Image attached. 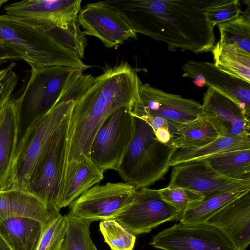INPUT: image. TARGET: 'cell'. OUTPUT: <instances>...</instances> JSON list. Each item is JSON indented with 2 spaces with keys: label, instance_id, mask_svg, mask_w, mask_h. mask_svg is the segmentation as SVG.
Segmentation results:
<instances>
[{
  "label": "cell",
  "instance_id": "10",
  "mask_svg": "<svg viewBox=\"0 0 250 250\" xmlns=\"http://www.w3.org/2000/svg\"><path fill=\"white\" fill-rule=\"evenodd\" d=\"M69 114L55 133L40 168L26 191L48 208L57 212L60 210L59 200L65 162Z\"/></svg>",
  "mask_w": 250,
  "mask_h": 250
},
{
  "label": "cell",
  "instance_id": "25",
  "mask_svg": "<svg viewBox=\"0 0 250 250\" xmlns=\"http://www.w3.org/2000/svg\"><path fill=\"white\" fill-rule=\"evenodd\" d=\"M211 51L217 68L250 83V54L220 41L214 45Z\"/></svg>",
  "mask_w": 250,
  "mask_h": 250
},
{
  "label": "cell",
  "instance_id": "31",
  "mask_svg": "<svg viewBox=\"0 0 250 250\" xmlns=\"http://www.w3.org/2000/svg\"><path fill=\"white\" fill-rule=\"evenodd\" d=\"M104 241L112 250H133L136 237L115 219L102 221L99 225Z\"/></svg>",
  "mask_w": 250,
  "mask_h": 250
},
{
  "label": "cell",
  "instance_id": "24",
  "mask_svg": "<svg viewBox=\"0 0 250 250\" xmlns=\"http://www.w3.org/2000/svg\"><path fill=\"white\" fill-rule=\"evenodd\" d=\"M219 135L201 114L196 120L178 125L169 145L177 149H190L204 146L216 140Z\"/></svg>",
  "mask_w": 250,
  "mask_h": 250
},
{
  "label": "cell",
  "instance_id": "41",
  "mask_svg": "<svg viewBox=\"0 0 250 250\" xmlns=\"http://www.w3.org/2000/svg\"><path fill=\"white\" fill-rule=\"evenodd\" d=\"M93 250H98L97 248L96 247V246H95V247H94V249Z\"/></svg>",
  "mask_w": 250,
  "mask_h": 250
},
{
  "label": "cell",
  "instance_id": "36",
  "mask_svg": "<svg viewBox=\"0 0 250 250\" xmlns=\"http://www.w3.org/2000/svg\"><path fill=\"white\" fill-rule=\"evenodd\" d=\"M0 250H11L9 246L0 236Z\"/></svg>",
  "mask_w": 250,
  "mask_h": 250
},
{
  "label": "cell",
  "instance_id": "19",
  "mask_svg": "<svg viewBox=\"0 0 250 250\" xmlns=\"http://www.w3.org/2000/svg\"><path fill=\"white\" fill-rule=\"evenodd\" d=\"M21 134V120L17 99L8 100L0 115V191L11 188L12 168Z\"/></svg>",
  "mask_w": 250,
  "mask_h": 250
},
{
  "label": "cell",
  "instance_id": "29",
  "mask_svg": "<svg viewBox=\"0 0 250 250\" xmlns=\"http://www.w3.org/2000/svg\"><path fill=\"white\" fill-rule=\"evenodd\" d=\"M217 26L220 32L221 42L233 45L250 54V6L236 19Z\"/></svg>",
  "mask_w": 250,
  "mask_h": 250
},
{
  "label": "cell",
  "instance_id": "9",
  "mask_svg": "<svg viewBox=\"0 0 250 250\" xmlns=\"http://www.w3.org/2000/svg\"><path fill=\"white\" fill-rule=\"evenodd\" d=\"M136 189L127 183L96 185L69 205V213L94 221L115 218L131 203Z\"/></svg>",
  "mask_w": 250,
  "mask_h": 250
},
{
  "label": "cell",
  "instance_id": "33",
  "mask_svg": "<svg viewBox=\"0 0 250 250\" xmlns=\"http://www.w3.org/2000/svg\"><path fill=\"white\" fill-rule=\"evenodd\" d=\"M66 229L65 217L59 213L43 225L36 250H61Z\"/></svg>",
  "mask_w": 250,
  "mask_h": 250
},
{
  "label": "cell",
  "instance_id": "37",
  "mask_svg": "<svg viewBox=\"0 0 250 250\" xmlns=\"http://www.w3.org/2000/svg\"><path fill=\"white\" fill-rule=\"evenodd\" d=\"M6 71V68L1 69L0 67V79L3 76Z\"/></svg>",
  "mask_w": 250,
  "mask_h": 250
},
{
  "label": "cell",
  "instance_id": "14",
  "mask_svg": "<svg viewBox=\"0 0 250 250\" xmlns=\"http://www.w3.org/2000/svg\"><path fill=\"white\" fill-rule=\"evenodd\" d=\"M167 186L197 191L207 197L230 190L250 189V181L237 180L224 176L204 160L185 162L173 167Z\"/></svg>",
  "mask_w": 250,
  "mask_h": 250
},
{
  "label": "cell",
  "instance_id": "26",
  "mask_svg": "<svg viewBox=\"0 0 250 250\" xmlns=\"http://www.w3.org/2000/svg\"><path fill=\"white\" fill-rule=\"evenodd\" d=\"M249 191L250 189L230 190L205 197L197 206L184 212L179 221L186 224L206 223L222 208Z\"/></svg>",
  "mask_w": 250,
  "mask_h": 250
},
{
  "label": "cell",
  "instance_id": "15",
  "mask_svg": "<svg viewBox=\"0 0 250 250\" xmlns=\"http://www.w3.org/2000/svg\"><path fill=\"white\" fill-rule=\"evenodd\" d=\"M183 77L198 87L217 90L233 101L250 119V83L225 73L214 63L190 61L182 67Z\"/></svg>",
  "mask_w": 250,
  "mask_h": 250
},
{
  "label": "cell",
  "instance_id": "13",
  "mask_svg": "<svg viewBox=\"0 0 250 250\" xmlns=\"http://www.w3.org/2000/svg\"><path fill=\"white\" fill-rule=\"evenodd\" d=\"M78 19L85 35L98 38L108 48H117L129 38H137L126 20L105 1L88 3Z\"/></svg>",
  "mask_w": 250,
  "mask_h": 250
},
{
  "label": "cell",
  "instance_id": "17",
  "mask_svg": "<svg viewBox=\"0 0 250 250\" xmlns=\"http://www.w3.org/2000/svg\"><path fill=\"white\" fill-rule=\"evenodd\" d=\"M81 0H24L5 6L6 14L44 26L78 19Z\"/></svg>",
  "mask_w": 250,
  "mask_h": 250
},
{
  "label": "cell",
  "instance_id": "32",
  "mask_svg": "<svg viewBox=\"0 0 250 250\" xmlns=\"http://www.w3.org/2000/svg\"><path fill=\"white\" fill-rule=\"evenodd\" d=\"M158 191L165 201L183 213L197 206L205 198L200 192L181 188L167 186Z\"/></svg>",
  "mask_w": 250,
  "mask_h": 250
},
{
  "label": "cell",
  "instance_id": "11",
  "mask_svg": "<svg viewBox=\"0 0 250 250\" xmlns=\"http://www.w3.org/2000/svg\"><path fill=\"white\" fill-rule=\"evenodd\" d=\"M183 212L165 201L158 189H137L131 203L115 220L134 235L148 233L168 221H179Z\"/></svg>",
  "mask_w": 250,
  "mask_h": 250
},
{
  "label": "cell",
  "instance_id": "5",
  "mask_svg": "<svg viewBox=\"0 0 250 250\" xmlns=\"http://www.w3.org/2000/svg\"><path fill=\"white\" fill-rule=\"evenodd\" d=\"M176 149L159 141L150 126L135 117L133 135L116 170L136 189L148 188L166 174Z\"/></svg>",
  "mask_w": 250,
  "mask_h": 250
},
{
  "label": "cell",
  "instance_id": "16",
  "mask_svg": "<svg viewBox=\"0 0 250 250\" xmlns=\"http://www.w3.org/2000/svg\"><path fill=\"white\" fill-rule=\"evenodd\" d=\"M201 114L219 136H250V119L231 99L212 88L204 94Z\"/></svg>",
  "mask_w": 250,
  "mask_h": 250
},
{
  "label": "cell",
  "instance_id": "35",
  "mask_svg": "<svg viewBox=\"0 0 250 250\" xmlns=\"http://www.w3.org/2000/svg\"><path fill=\"white\" fill-rule=\"evenodd\" d=\"M14 64L11 63L3 76L0 79V108L11 98V94L18 82V77L13 70Z\"/></svg>",
  "mask_w": 250,
  "mask_h": 250
},
{
  "label": "cell",
  "instance_id": "22",
  "mask_svg": "<svg viewBox=\"0 0 250 250\" xmlns=\"http://www.w3.org/2000/svg\"><path fill=\"white\" fill-rule=\"evenodd\" d=\"M104 173L90 157L81 154L71 175L62 186L59 200V208L69 206L84 192L99 183Z\"/></svg>",
  "mask_w": 250,
  "mask_h": 250
},
{
  "label": "cell",
  "instance_id": "30",
  "mask_svg": "<svg viewBox=\"0 0 250 250\" xmlns=\"http://www.w3.org/2000/svg\"><path fill=\"white\" fill-rule=\"evenodd\" d=\"M64 216L66 233L61 250H93L95 245L89 231L93 221L76 217L69 213Z\"/></svg>",
  "mask_w": 250,
  "mask_h": 250
},
{
  "label": "cell",
  "instance_id": "7",
  "mask_svg": "<svg viewBox=\"0 0 250 250\" xmlns=\"http://www.w3.org/2000/svg\"><path fill=\"white\" fill-rule=\"evenodd\" d=\"M135 117L129 105L113 112L101 125L93 140L90 157L104 173L116 169L134 132Z\"/></svg>",
  "mask_w": 250,
  "mask_h": 250
},
{
  "label": "cell",
  "instance_id": "21",
  "mask_svg": "<svg viewBox=\"0 0 250 250\" xmlns=\"http://www.w3.org/2000/svg\"><path fill=\"white\" fill-rule=\"evenodd\" d=\"M43 225L31 218L11 217L0 220V236L11 250H36Z\"/></svg>",
  "mask_w": 250,
  "mask_h": 250
},
{
  "label": "cell",
  "instance_id": "12",
  "mask_svg": "<svg viewBox=\"0 0 250 250\" xmlns=\"http://www.w3.org/2000/svg\"><path fill=\"white\" fill-rule=\"evenodd\" d=\"M149 244L163 250H236L220 230L206 222L176 223L153 236Z\"/></svg>",
  "mask_w": 250,
  "mask_h": 250
},
{
  "label": "cell",
  "instance_id": "6",
  "mask_svg": "<svg viewBox=\"0 0 250 250\" xmlns=\"http://www.w3.org/2000/svg\"><path fill=\"white\" fill-rule=\"evenodd\" d=\"M79 71L83 70L63 66L31 68L26 87L17 99L21 115V133L32 121L53 107L66 85Z\"/></svg>",
  "mask_w": 250,
  "mask_h": 250
},
{
  "label": "cell",
  "instance_id": "27",
  "mask_svg": "<svg viewBox=\"0 0 250 250\" xmlns=\"http://www.w3.org/2000/svg\"><path fill=\"white\" fill-rule=\"evenodd\" d=\"M205 160L224 176L237 180L250 181V149L221 153Z\"/></svg>",
  "mask_w": 250,
  "mask_h": 250
},
{
  "label": "cell",
  "instance_id": "4",
  "mask_svg": "<svg viewBox=\"0 0 250 250\" xmlns=\"http://www.w3.org/2000/svg\"><path fill=\"white\" fill-rule=\"evenodd\" d=\"M75 102L59 98L46 113L32 121L22 132L16 148L11 189L27 191L38 173L57 130Z\"/></svg>",
  "mask_w": 250,
  "mask_h": 250
},
{
  "label": "cell",
  "instance_id": "42",
  "mask_svg": "<svg viewBox=\"0 0 250 250\" xmlns=\"http://www.w3.org/2000/svg\"><path fill=\"white\" fill-rule=\"evenodd\" d=\"M2 107H1V108H2ZM1 108H0V112H1Z\"/></svg>",
  "mask_w": 250,
  "mask_h": 250
},
{
  "label": "cell",
  "instance_id": "34",
  "mask_svg": "<svg viewBox=\"0 0 250 250\" xmlns=\"http://www.w3.org/2000/svg\"><path fill=\"white\" fill-rule=\"evenodd\" d=\"M238 0H220L208 10L207 17L213 26L234 20L241 13Z\"/></svg>",
  "mask_w": 250,
  "mask_h": 250
},
{
  "label": "cell",
  "instance_id": "2",
  "mask_svg": "<svg viewBox=\"0 0 250 250\" xmlns=\"http://www.w3.org/2000/svg\"><path fill=\"white\" fill-rule=\"evenodd\" d=\"M142 83L127 62L106 68L75 103L69 116L62 182L67 180L81 154L90 157L91 146L101 125L118 108L136 99Z\"/></svg>",
  "mask_w": 250,
  "mask_h": 250
},
{
  "label": "cell",
  "instance_id": "20",
  "mask_svg": "<svg viewBox=\"0 0 250 250\" xmlns=\"http://www.w3.org/2000/svg\"><path fill=\"white\" fill-rule=\"evenodd\" d=\"M59 213L51 210L36 197L24 190L10 189L0 191V220L25 217L44 225Z\"/></svg>",
  "mask_w": 250,
  "mask_h": 250
},
{
  "label": "cell",
  "instance_id": "23",
  "mask_svg": "<svg viewBox=\"0 0 250 250\" xmlns=\"http://www.w3.org/2000/svg\"><path fill=\"white\" fill-rule=\"evenodd\" d=\"M250 149V136H219L213 142L200 147L177 149L169 163V167L194 161L206 160L228 152Z\"/></svg>",
  "mask_w": 250,
  "mask_h": 250
},
{
  "label": "cell",
  "instance_id": "39",
  "mask_svg": "<svg viewBox=\"0 0 250 250\" xmlns=\"http://www.w3.org/2000/svg\"><path fill=\"white\" fill-rule=\"evenodd\" d=\"M8 60L6 59H4V58H0V67L1 66V65L6 62Z\"/></svg>",
  "mask_w": 250,
  "mask_h": 250
},
{
  "label": "cell",
  "instance_id": "40",
  "mask_svg": "<svg viewBox=\"0 0 250 250\" xmlns=\"http://www.w3.org/2000/svg\"><path fill=\"white\" fill-rule=\"evenodd\" d=\"M7 1V0H0V8L4 3L6 2Z\"/></svg>",
  "mask_w": 250,
  "mask_h": 250
},
{
  "label": "cell",
  "instance_id": "3",
  "mask_svg": "<svg viewBox=\"0 0 250 250\" xmlns=\"http://www.w3.org/2000/svg\"><path fill=\"white\" fill-rule=\"evenodd\" d=\"M0 44L16 53L31 68L63 66L84 71L90 67L42 26L6 14L0 15Z\"/></svg>",
  "mask_w": 250,
  "mask_h": 250
},
{
  "label": "cell",
  "instance_id": "18",
  "mask_svg": "<svg viewBox=\"0 0 250 250\" xmlns=\"http://www.w3.org/2000/svg\"><path fill=\"white\" fill-rule=\"evenodd\" d=\"M206 223L220 230L236 250H246L250 243V191L222 208Z\"/></svg>",
  "mask_w": 250,
  "mask_h": 250
},
{
  "label": "cell",
  "instance_id": "38",
  "mask_svg": "<svg viewBox=\"0 0 250 250\" xmlns=\"http://www.w3.org/2000/svg\"><path fill=\"white\" fill-rule=\"evenodd\" d=\"M4 49L2 45H0V58L2 57L3 55Z\"/></svg>",
  "mask_w": 250,
  "mask_h": 250
},
{
  "label": "cell",
  "instance_id": "8",
  "mask_svg": "<svg viewBox=\"0 0 250 250\" xmlns=\"http://www.w3.org/2000/svg\"><path fill=\"white\" fill-rule=\"evenodd\" d=\"M129 107L134 117L159 116L176 125L194 121L202 112V104L198 102L167 93L142 83L139 85L136 99Z\"/></svg>",
  "mask_w": 250,
  "mask_h": 250
},
{
  "label": "cell",
  "instance_id": "1",
  "mask_svg": "<svg viewBox=\"0 0 250 250\" xmlns=\"http://www.w3.org/2000/svg\"><path fill=\"white\" fill-rule=\"evenodd\" d=\"M220 0H113L117 10L137 33L166 43L169 51H211L214 26L208 10Z\"/></svg>",
  "mask_w": 250,
  "mask_h": 250
},
{
  "label": "cell",
  "instance_id": "28",
  "mask_svg": "<svg viewBox=\"0 0 250 250\" xmlns=\"http://www.w3.org/2000/svg\"><path fill=\"white\" fill-rule=\"evenodd\" d=\"M43 27L49 31L61 45L73 52L81 60L84 58L87 42L85 35L80 29L78 19L62 24H48Z\"/></svg>",
  "mask_w": 250,
  "mask_h": 250
}]
</instances>
